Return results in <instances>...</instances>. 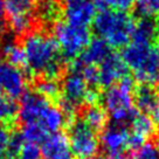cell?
Returning <instances> with one entry per match:
<instances>
[{"label": "cell", "instance_id": "6da1fadb", "mask_svg": "<svg viewBox=\"0 0 159 159\" xmlns=\"http://www.w3.org/2000/svg\"><path fill=\"white\" fill-rule=\"evenodd\" d=\"M22 47L25 67L32 74L42 79H57L62 70V55L53 36L41 30H33L25 35Z\"/></svg>", "mask_w": 159, "mask_h": 159}, {"label": "cell", "instance_id": "7a4b0ae2", "mask_svg": "<svg viewBox=\"0 0 159 159\" xmlns=\"http://www.w3.org/2000/svg\"><path fill=\"white\" fill-rule=\"evenodd\" d=\"M93 24L95 33L110 48H124L131 41L136 21L126 12L102 10Z\"/></svg>", "mask_w": 159, "mask_h": 159}, {"label": "cell", "instance_id": "3957f363", "mask_svg": "<svg viewBox=\"0 0 159 159\" xmlns=\"http://www.w3.org/2000/svg\"><path fill=\"white\" fill-rule=\"evenodd\" d=\"M120 56L142 85H153L159 81L157 52L153 43L131 40L123 48Z\"/></svg>", "mask_w": 159, "mask_h": 159}, {"label": "cell", "instance_id": "277c9868", "mask_svg": "<svg viewBox=\"0 0 159 159\" xmlns=\"http://www.w3.org/2000/svg\"><path fill=\"white\" fill-rule=\"evenodd\" d=\"M134 89L132 79L125 76L118 83L107 88L103 94V108L115 124L123 125L131 122L137 114L134 105Z\"/></svg>", "mask_w": 159, "mask_h": 159}, {"label": "cell", "instance_id": "5b68a950", "mask_svg": "<svg viewBox=\"0 0 159 159\" xmlns=\"http://www.w3.org/2000/svg\"><path fill=\"white\" fill-rule=\"evenodd\" d=\"M98 94L91 88L79 70L71 69L61 85L60 101L65 114H74L84 103L95 104Z\"/></svg>", "mask_w": 159, "mask_h": 159}, {"label": "cell", "instance_id": "8992f818", "mask_svg": "<svg viewBox=\"0 0 159 159\" xmlns=\"http://www.w3.org/2000/svg\"><path fill=\"white\" fill-rule=\"evenodd\" d=\"M53 33L61 55L67 60H74L80 56L91 40L88 27L75 26L66 21L57 22Z\"/></svg>", "mask_w": 159, "mask_h": 159}, {"label": "cell", "instance_id": "52a82bcc", "mask_svg": "<svg viewBox=\"0 0 159 159\" xmlns=\"http://www.w3.org/2000/svg\"><path fill=\"white\" fill-rule=\"evenodd\" d=\"M68 140L71 152L79 159L94 158L98 152L99 140L96 131L88 126L82 119H76L71 123Z\"/></svg>", "mask_w": 159, "mask_h": 159}, {"label": "cell", "instance_id": "ba28073f", "mask_svg": "<svg viewBox=\"0 0 159 159\" xmlns=\"http://www.w3.org/2000/svg\"><path fill=\"white\" fill-rule=\"evenodd\" d=\"M52 107L53 104L49 99L41 96L38 91H26L21 96V101L18 107V116L24 124L39 123L43 126Z\"/></svg>", "mask_w": 159, "mask_h": 159}, {"label": "cell", "instance_id": "9c48e42d", "mask_svg": "<svg viewBox=\"0 0 159 159\" xmlns=\"http://www.w3.org/2000/svg\"><path fill=\"white\" fill-rule=\"evenodd\" d=\"M62 12L66 22L88 27L97 14V8L93 0H63Z\"/></svg>", "mask_w": 159, "mask_h": 159}, {"label": "cell", "instance_id": "30bf717a", "mask_svg": "<svg viewBox=\"0 0 159 159\" xmlns=\"http://www.w3.org/2000/svg\"><path fill=\"white\" fill-rule=\"evenodd\" d=\"M27 77L19 67L10 63L0 65V90L10 98H19L26 93Z\"/></svg>", "mask_w": 159, "mask_h": 159}, {"label": "cell", "instance_id": "8fae6325", "mask_svg": "<svg viewBox=\"0 0 159 159\" xmlns=\"http://www.w3.org/2000/svg\"><path fill=\"white\" fill-rule=\"evenodd\" d=\"M129 131L120 124H112L103 129L101 136V144L107 156L112 158L124 157L125 150L128 149Z\"/></svg>", "mask_w": 159, "mask_h": 159}, {"label": "cell", "instance_id": "7c38bea8", "mask_svg": "<svg viewBox=\"0 0 159 159\" xmlns=\"http://www.w3.org/2000/svg\"><path fill=\"white\" fill-rule=\"evenodd\" d=\"M98 70V85L103 88H109L118 83L124 79L128 71V67L124 63L122 56L118 54H111L97 67Z\"/></svg>", "mask_w": 159, "mask_h": 159}, {"label": "cell", "instance_id": "4fadbf2b", "mask_svg": "<svg viewBox=\"0 0 159 159\" xmlns=\"http://www.w3.org/2000/svg\"><path fill=\"white\" fill-rule=\"evenodd\" d=\"M41 146V154L45 159H73L68 137L56 132L50 134L43 140Z\"/></svg>", "mask_w": 159, "mask_h": 159}, {"label": "cell", "instance_id": "5bb4252c", "mask_svg": "<svg viewBox=\"0 0 159 159\" xmlns=\"http://www.w3.org/2000/svg\"><path fill=\"white\" fill-rule=\"evenodd\" d=\"M134 103L142 114L152 117L156 122L159 120V91L152 85H140L136 89Z\"/></svg>", "mask_w": 159, "mask_h": 159}, {"label": "cell", "instance_id": "9a60e30c", "mask_svg": "<svg viewBox=\"0 0 159 159\" xmlns=\"http://www.w3.org/2000/svg\"><path fill=\"white\" fill-rule=\"evenodd\" d=\"M110 54H111V49L108 43H105L99 38H96V39L90 40L85 49L79 56L80 59L77 61L83 66L98 67Z\"/></svg>", "mask_w": 159, "mask_h": 159}, {"label": "cell", "instance_id": "2e32d148", "mask_svg": "<svg viewBox=\"0 0 159 159\" xmlns=\"http://www.w3.org/2000/svg\"><path fill=\"white\" fill-rule=\"evenodd\" d=\"M158 35L157 32V24H154L153 20L149 18H142L134 24V34L131 40L153 43L156 38Z\"/></svg>", "mask_w": 159, "mask_h": 159}, {"label": "cell", "instance_id": "e0dca14e", "mask_svg": "<svg viewBox=\"0 0 159 159\" xmlns=\"http://www.w3.org/2000/svg\"><path fill=\"white\" fill-rule=\"evenodd\" d=\"M107 119H108V114L104 108L95 103V104H89L85 108L82 120L93 130L98 131L105 128Z\"/></svg>", "mask_w": 159, "mask_h": 159}, {"label": "cell", "instance_id": "ac0fdd59", "mask_svg": "<svg viewBox=\"0 0 159 159\" xmlns=\"http://www.w3.org/2000/svg\"><path fill=\"white\" fill-rule=\"evenodd\" d=\"M156 120L145 114H136L131 120V131L132 134L144 138L145 140L156 134Z\"/></svg>", "mask_w": 159, "mask_h": 159}, {"label": "cell", "instance_id": "d6986e66", "mask_svg": "<svg viewBox=\"0 0 159 159\" xmlns=\"http://www.w3.org/2000/svg\"><path fill=\"white\" fill-rule=\"evenodd\" d=\"M2 56H5L7 60V63H10L15 67H25L26 65V56L25 50L22 45L16 42L14 40H7L1 48Z\"/></svg>", "mask_w": 159, "mask_h": 159}, {"label": "cell", "instance_id": "ffe728a7", "mask_svg": "<svg viewBox=\"0 0 159 159\" xmlns=\"http://www.w3.org/2000/svg\"><path fill=\"white\" fill-rule=\"evenodd\" d=\"M21 134L27 143H33V144H42L50 134L39 123H27L24 124Z\"/></svg>", "mask_w": 159, "mask_h": 159}, {"label": "cell", "instance_id": "44dd1931", "mask_svg": "<svg viewBox=\"0 0 159 159\" xmlns=\"http://www.w3.org/2000/svg\"><path fill=\"white\" fill-rule=\"evenodd\" d=\"M10 30L16 35H26L33 27L34 18L33 14H22L7 18Z\"/></svg>", "mask_w": 159, "mask_h": 159}, {"label": "cell", "instance_id": "7402d4cb", "mask_svg": "<svg viewBox=\"0 0 159 159\" xmlns=\"http://www.w3.org/2000/svg\"><path fill=\"white\" fill-rule=\"evenodd\" d=\"M97 10H114L128 12L136 4V0H93Z\"/></svg>", "mask_w": 159, "mask_h": 159}, {"label": "cell", "instance_id": "603a6c76", "mask_svg": "<svg viewBox=\"0 0 159 159\" xmlns=\"http://www.w3.org/2000/svg\"><path fill=\"white\" fill-rule=\"evenodd\" d=\"M15 115H18V107L13 99L0 95V125L11 123Z\"/></svg>", "mask_w": 159, "mask_h": 159}, {"label": "cell", "instance_id": "cb8c5ba5", "mask_svg": "<svg viewBox=\"0 0 159 159\" xmlns=\"http://www.w3.org/2000/svg\"><path fill=\"white\" fill-rule=\"evenodd\" d=\"M38 93L47 99H56L60 97L61 87L54 79H41L38 83Z\"/></svg>", "mask_w": 159, "mask_h": 159}, {"label": "cell", "instance_id": "d4e9b609", "mask_svg": "<svg viewBox=\"0 0 159 159\" xmlns=\"http://www.w3.org/2000/svg\"><path fill=\"white\" fill-rule=\"evenodd\" d=\"M134 6L143 18L152 19L159 16V0H136Z\"/></svg>", "mask_w": 159, "mask_h": 159}, {"label": "cell", "instance_id": "484cf974", "mask_svg": "<svg viewBox=\"0 0 159 159\" xmlns=\"http://www.w3.org/2000/svg\"><path fill=\"white\" fill-rule=\"evenodd\" d=\"M24 143H25V139L22 137L21 132L11 134L10 139H8V144H7L6 152H5L6 157H7L6 159H16Z\"/></svg>", "mask_w": 159, "mask_h": 159}, {"label": "cell", "instance_id": "4316f807", "mask_svg": "<svg viewBox=\"0 0 159 159\" xmlns=\"http://www.w3.org/2000/svg\"><path fill=\"white\" fill-rule=\"evenodd\" d=\"M130 159H159V146L154 143H145Z\"/></svg>", "mask_w": 159, "mask_h": 159}, {"label": "cell", "instance_id": "83f0119b", "mask_svg": "<svg viewBox=\"0 0 159 159\" xmlns=\"http://www.w3.org/2000/svg\"><path fill=\"white\" fill-rule=\"evenodd\" d=\"M41 157L42 154H41V149L39 148V145L25 142L16 159H41Z\"/></svg>", "mask_w": 159, "mask_h": 159}, {"label": "cell", "instance_id": "f1b7e54d", "mask_svg": "<svg viewBox=\"0 0 159 159\" xmlns=\"http://www.w3.org/2000/svg\"><path fill=\"white\" fill-rule=\"evenodd\" d=\"M57 11H59V8L54 2V0H46L40 6L41 18L43 20H47V21L55 19Z\"/></svg>", "mask_w": 159, "mask_h": 159}, {"label": "cell", "instance_id": "f546056e", "mask_svg": "<svg viewBox=\"0 0 159 159\" xmlns=\"http://www.w3.org/2000/svg\"><path fill=\"white\" fill-rule=\"evenodd\" d=\"M10 132L7 131L4 125H0V156L6 152V148L8 144V139H10Z\"/></svg>", "mask_w": 159, "mask_h": 159}, {"label": "cell", "instance_id": "4dcf8cb0", "mask_svg": "<svg viewBox=\"0 0 159 159\" xmlns=\"http://www.w3.org/2000/svg\"><path fill=\"white\" fill-rule=\"evenodd\" d=\"M5 22H6L5 0H0V30L4 28Z\"/></svg>", "mask_w": 159, "mask_h": 159}, {"label": "cell", "instance_id": "1f68e13d", "mask_svg": "<svg viewBox=\"0 0 159 159\" xmlns=\"http://www.w3.org/2000/svg\"><path fill=\"white\" fill-rule=\"evenodd\" d=\"M21 1H25V2L30 4V5H33V6H35V4L38 2V0H21Z\"/></svg>", "mask_w": 159, "mask_h": 159}, {"label": "cell", "instance_id": "d6a6232c", "mask_svg": "<svg viewBox=\"0 0 159 159\" xmlns=\"http://www.w3.org/2000/svg\"><path fill=\"white\" fill-rule=\"evenodd\" d=\"M156 52H157V65H158V70H159V48Z\"/></svg>", "mask_w": 159, "mask_h": 159}, {"label": "cell", "instance_id": "836d02e7", "mask_svg": "<svg viewBox=\"0 0 159 159\" xmlns=\"http://www.w3.org/2000/svg\"><path fill=\"white\" fill-rule=\"evenodd\" d=\"M1 60H2V52H1V48H0V65H1Z\"/></svg>", "mask_w": 159, "mask_h": 159}, {"label": "cell", "instance_id": "e575fe53", "mask_svg": "<svg viewBox=\"0 0 159 159\" xmlns=\"http://www.w3.org/2000/svg\"><path fill=\"white\" fill-rule=\"evenodd\" d=\"M157 32H158V35H159V22L157 24Z\"/></svg>", "mask_w": 159, "mask_h": 159}, {"label": "cell", "instance_id": "d590c367", "mask_svg": "<svg viewBox=\"0 0 159 159\" xmlns=\"http://www.w3.org/2000/svg\"><path fill=\"white\" fill-rule=\"evenodd\" d=\"M0 159H6V158H4V157H1V156H0Z\"/></svg>", "mask_w": 159, "mask_h": 159}, {"label": "cell", "instance_id": "8d00e7d4", "mask_svg": "<svg viewBox=\"0 0 159 159\" xmlns=\"http://www.w3.org/2000/svg\"><path fill=\"white\" fill-rule=\"evenodd\" d=\"M88 159H94V158H88Z\"/></svg>", "mask_w": 159, "mask_h": 159}, {"label": "cell", "instance_id": "74e56055", "mask_svg": "<svg viewBox=\"0 0 159 159\" xmlns=\"http://www.w3.org/2000/svg\"><path fill=\"white\" fill-rule=\"evenodd\" d=\"M0 94H1V90H0Z\"/></svg>", "mask_w": 159, "mask_h": 159}]
</instances>
